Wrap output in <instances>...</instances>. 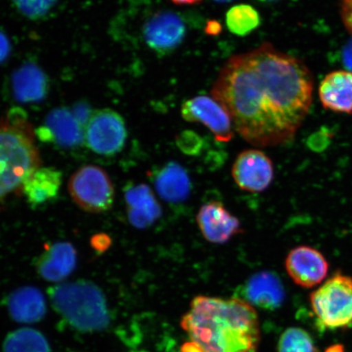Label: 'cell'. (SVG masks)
<instances>
[{"instance_id":"cell-23","label":"cell","mask_w":352,"mask_h":352,"mask_svg":"<svg viewBox=\"0 0 352 352\" xmlns=\"http://www.w3.org/2000/svg\"><path fill=\"white\" fill-rule=\"evenodd\" d=\"M261 23V15L250 4H237L232 7L226 14L227 28L236 36H246L254 32Z\"/></svg>"},{"instance_id":"cell-17","label":"cell","mask_w":352,"mask_h":352,"mask_svg":"<svg viewBox=\"0 0 352 352\" xmlns=\"http://www.w3.org/2000/svg\"><path fill=\"white\" fill-rule=\"evenodd\" d=\"M153 179L157 195L169 204H179L190 195V178L186 170L177 162H167L154 170Z\"/></svg>"},{"instance_id":"cell-24","label":"cell","mask_w":352,"mask_h":352,"mask_svg":"<svg viewBox=\"0 0 352 352\" xmlns=\"http://www.w3.org/2000/svg\"><path fill=\"white\" fill-rule=\"evenodd\" d=\"M278 352L321 351L306 330L298 327H290L281 334L278 342Z\"/></svg>"},{"instance_id":"cell-33","label":"cell","mask_w":352,"mask_h":352,"mask_svg":"<svg viewBox=\"0 0 352 352\" xmlns=\"http://www.w3.org/2000/svg\"><path fill=\"white\" fill-rule=\"evenodd\" d=\"M214 1L218 3H228L232 1V0H214Z\"/></svg>"},{"instance_id":"cell-21","label":"cell","mask_w":352,"mask_h":352,"mask_svg":"<svg viewBox=\"0 0 352 352\" xmlns=\"http://www.w3.org/2000/svg\"><path fill=\"white\" fill-rule=\"evenodd\" d=\"M13 90L16 98L22 102L38 100L45 95V78L36 66H24L15 74Z\"/></svg>"},{"instance_id":"cell-25","label":"cell","mask_w":352,"mask_h":352,"mask_svg":"<svg viewBox=\"0 0 352 352\" xmlns=\"http://www.w3.org/2000/svg\"><path fill=\"white\" fill-rule=\"evenodd\" d=\"M13 6L22 15L30 19H41L50 12L58 0H12Z\"/></svg>"},{"instance_id":"cell-4","label":"cell","mask_w":352,"mask_h":352,"mask_svg":"<svg viewBox=\"0 0 352 352\" xmlns=\"http://www.w3.org/2000/svg\"><path fill=\"white\" fill-rule=\"evenodd\" d=\"M52 305L74 328L82 332L108 327L109 314L102 290L91 281H74L48 289Z\"/></svg>"},{"instance_id":"cell-7","label":"cell","mask_w":352,"mask_h":352,"mask_svg":"<svg viewBox=\"0 0 352 352\" xmlns=\"http://www.w3.org/2000/svg\"><path fill=\"white\" fill-rule=\"evenodd\" d=\"M127 139L124 120L111 109L91 114L85 127V144L100 155L111 156L122 151Z\"/></svg>"},{"instance_id":"cell-26","label":"cell","mask_w":352,"mask_h":352,"mask_svg":"<svg viewBox=\"0 0 352 352\" xmlns=\"http://www.w3.org/2000/svg\"><path fill=\"white\" fill-rule=\"evenodd\" d=\"M175 143L178 148L188 156H197L204 146V140L197 132L186 130L176 136Z\"/></svg>"},{"instance_id":"cell-18","label":"cell","mask_w":352,"mask_h":352,"mask_svg":"<svg viewBox=\"0 0 352 352\" xmlns=\"http://www.w3.org/2000/svg\"><path fill=\"white\" fill-rule=\"evenodd\" d=\"M324 109L341 113H352V73L337 70L327 74L319 87Z\"/></svg>"},{"instance_id":"cell-5","label":"cell","mask_w":352,"mask_h":352,"mask_svg":"<svg viewBox=\"0 0 352 352\" xmlns=\"http://www.w3.org/2000/svg\"><path fill=\"white\" fill-rule=\"evenodd\" d=\"M316 322L321 330L352 327V277L336 272L310 296Z\"/></svg>"},{"instance_id":"cell-31","label":"cell","mask_w":352,"mask_h":352,"mask_svg":"<svg viewBox=\"0 0 352 352\" xmlns=\"http://www.w3.org/2000/svg\"><path fill=\"white\" fill-rule=\"evenodd\" d=\"M342 60L346 67L352 73V38L344 48L342 52Z\"/></svg>"},{"instance_id":"cell-27","label":"cell","mask_w":352,"mask_h":352,"mask_svg":"<svg viewBox=\"0 0 352 352\" xmlns=\"http://www.w3.org/2000/svg\"><path fill=\"white\" fill-rule=\"evenodd\" d=\"M340 6L343 23L352 34V0H341Z\"/></svg>"},{"instance_id":"cell-14","label":"cell","mask_w":352,"mask_h":352,"mask_svg":"<svg viewBox=\"0 0 352 352\" xmlns=\"http://www.w3.org/2000/svg\"><path fill=\"white\" fill-rule=\"evenodd\" d=\"M245 301L253 307L275 310L283 305L285 293L279 276L270 271L259 272L250 277L243 288Z\"/></svg>"},{"instance_id":"cell-2","label":"cell","mask_w":352,"mask_h":352,"mask_svg":"<svg viewBox=\"0 0 352 352\" xmlns=\"http://www.w3.org/2000/svg\"><path fill=\"white\" fill-rule=\"evenodd\" d=\"M180 324L189 340L184 352H255L261 342L256 310L237 297L198 296Z\"/></svg>"},{"instance_id":"cell-10","label":"cell","mask_w":352,"mask_h":352,"mask_svg":"<svg viewBox=\"0 0 352 352\" xmlns=\"http://www.w3.org/2000/svg\"><path fill=\"white\" fill-rule=\"evenodd\" d=\"M143 33L147 45L158 55L166 56L182 43L186 26L176 13L161 11L154 13L146 21Z\"/></svg>"},{"instance_id":"cell-20","label":"cell","mask_w":352,"mask_h":352,"mask_svg":"<svg viewBox=\"0 0 352 352\" xmlns=\"http://www.w3.org/2000/svg\"><path fill=\"white\" fill-rule=\"evenodd\" d=\"M63 184V174L54 167H38L29 176L21 192L30 205L43 206L52 202L59 195Z\"/></svg>"},{"instance_id":"cell-28","label":"cell","mask_w":352,"mask_h":352,"mask_svg":"<svg viewBox=\"0 0 352 352\" xmlns=\"http://www.w3.org/2000/svg\"><path fill=\"white\" fill-rule=\"evenodd\" d=\"M91 244L94 249L98 250V252H104L109 248L110 239L107 236L98 235L92 239Z\"/></svg>"},{"instance_id":"cell-30","label":"cell","mask_w":352,"mask_h":352,"mask_svg":"<svg viewBox=\"0 0 352 352\" xmlns=\"http://www.w3.org/2000/svg\"><path fill=\"white\" fill-rule=\"evenodd\" d=\"M205 32L209 35L217 36L222 32V25L217 20H210L206 23Z\"/></svg>"},{"instance_id":"cell-22","label":"cell","mask_w":352,"mask_h":352,"mask_svg":"<svg viewBox=\"0 0 352 352\" xmlns=\"http://www.w3.org/2000/svg\"><path fill=\"white\" fill-rule=\"evenodd\" d=\"M3 352H51L46 338L36 329L22 328L8 334Z\"/></svg>"},{"instance_id":"cell-11","label":"cell","mask_w":352,"mask_h":352,"mask_svg":"<svg viewBox=\"0 0 352 352\" xmlns=\"http://www.w3.org/2000/svg\"><path fill=\"white\" fill-rule=\"evenodd\" d=\"M196 221L204 239L213 244H226L244 232L240 220L219 201H210L202 205Z\"/></svg>"},{"instance_id":"cell-6","label":"cell","mask_w":352,"mask_h":352,"mask_svg":"<svg viewBox=\"0 0 352 352\" xmlns=\"http://www.w3.org/2000/svg\"><path fill=\"white\" fill-rule=\"evenodd\" d=\"M69 192L74 202L89 213H102L112 208L114 187L107 171L87 165L74 173L69 182Z\"/></svg>"},{"instance_id":"cell-16","label":"cell","mask_w":352,"mask_h":352,"mask_svg":"<svg viewBox=\"0 0 352 352\" xmlns=\"http://www.w3.org/2000/svg\"><path fill=\"white\" fill-rule=\"evenodd\" d=\"M77 253L69 242H56L48 246L35 263L38 274L48 281L67 278L76 267Z\"/></svg>"},{"instance_id":"cell-19","label":"cell","mask_w":352,"mask_h":352,"mask_svg":"<svg viewBox=\"0 0 352 352\" xmlns=\"http://www.w3.org/2000/svg\"><path fill=\"white\" fill-rule=\"evenodd\" d=\"M7 306L16 322H38L46 315V301L43 293L33 286H25L13 292L8 298Z\"/></svg>"},{"instance_id":"cell-29","label":"cell","mask_w":352,"mask_h":352,"mask_svg":"<svg viewBox=\"0 0 352 352\" xmlns=\"http://www.w3.org/2000/svg\"><path fill=\"white\" fill-rule=\"evenodd\" d=\"M10 52V41H8L6 34L0 32V63L7 58Z\"/></svg>"},{"instance_id":"cell-12","label":"cell","mask_w":352,"mask_h":352,"mask_svg":"<svg viewBox=\"0 0 352 352\" xmlns=\"http://www.w3.org/2000/svg\"><path fill=\"white\" fill-rule=\"evenodd\" d=\"M285 267L294 283L303 288L314 287L322 283L329 267L323 254L308 245L290 250Z\"/></svg>"},{"instance_id":"cell-3","label":"cell","mask_w":352,"mask_h":352,"mask_svg":"<svg viewBox=\"0 0 352 352\" xmlns=\"http://www.w3.org/2000/svg\"><path fill=\"white\" fill-rule=\"evenodd\" d=\"M41 162L32 123L24 111L12 109L0 120V204L21 190Z\"/></svg>"},{"instance_id":"cell-1","label":"cell","mask_w":352,"mask_h":352,"mask_svg":"<svg viewBox=\"0 0 352 352\" xmlns=\"http://www.w3.org/2000/svg\"><path fill=\"white\" fill-rule=\"evenodd\" d=\"M312 94L314 78L305 63L270 43L230 57L210 91L237 133L258 148L292 142L309 112Z\"/></svg>"},{"instance_id":"cell-15","label":"cell","mask_w":352,"mask_h":352,"mask_svg":"<svg viewBox=\"0 0 352 352\" xmlns=\"http://www.w3.org/2000/svg\"><path fill=\"white\" fill-rule=\"evenodd\" d=\"M39 136L63 148H76L85 143V129L74 113L58 109L47 117Z\"/></svg>"},{"instance_id":"cell-34","label":"cell","mask_w":352,"mask_h":352,"mask_svg":"<svg viewBox=\"0 0 352 352\" xmlns=\"http://www.w3.org/2000/svg\"><path fill=\"white\" fill-rule=\"evenodd\" d=\"M259 1H262V2H274V1H276V0H259Z\"/></svg>"},{"instance_id":"cell-13","label":"cell","mask_w":352,"mask_h":352,"mask_svg":"<svg viewBox=\"0 0 352 352\" xmlns=\"http://www.w3.org/2000/svg\"><path fill=\"white\" fill-rule=\"evenodd\" d=\"M127 217L135 228H147L162 217V208L146 184H130L125 188Z\"/></svg>"},{"instance_id":"cell-9","label":"cell","mask_w":352,"mask_h":352,"mask_svg":"<svg viewBox=\"0 0 352 352\" xmlns=\"http://www.w3.org/2000/svg\"><path fill=\"white\" fill-rule=\"evenodd\" d=\"M182 116L187 122L202 123L219 142H230L234 135L230 114L210 96H198L186 100L182 105Z\"/></svg>"},{"instance_id":"cell-8","label":"cell","mask_w":352,"mask_h":352,"mask_svg":"<svg viewBox=\"0 0 352 352\" xmlns=\"http://www.w3.org/2000/svg\"><path fill=\"white\" fill-rule=\"evenodd\" d=\"M232 176L241 190L262 192L274 179V166L263 151L246 149L237 155L232 167Z\"/></svg>"},{"instance_id":"cell-32","label":"cell","mask_w":352,"mask_h":352,"mask_svg":"<svg viewBox=\"0 0 352 352\" xmlns=\"http://www.w3.org/2000/svg\"><path fill=\"white\" fill-rule=\"evenodd\" d=\"M177 6H189V4H195L201 1V0H170Z\"/></svg>"}]
</instances>
